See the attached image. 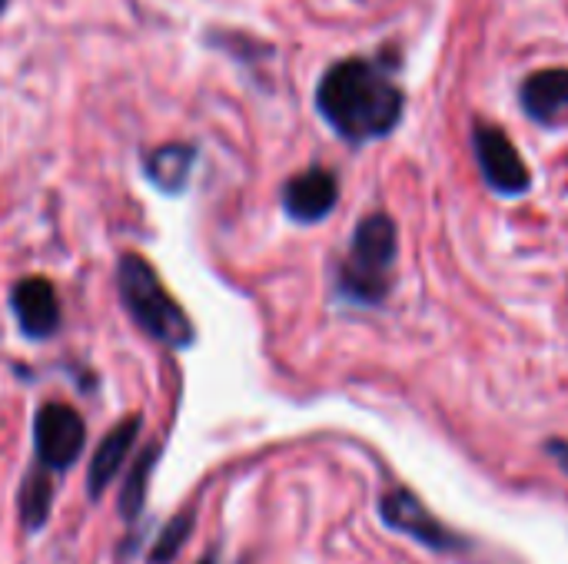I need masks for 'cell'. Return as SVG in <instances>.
<instances>
[{"label":"cell","mask_w":568,"mask_h":564,"mask_svg":"<svg viewBox=\"0 0 568 564\" xmlns=\"http://www.w3.org/2000/svg\"><path fill=\"white\" fill-rule=\"evenodd\" d=\"M3 7H7V0H0V13H3Z\"/></svg>","instance_id":"obj_16"},{"label":"cell","mask_w":568,"mask_h":564,"mask_svg":"<svg viewBox=\"0 0 568 564\" xmlns=\"http://www.w3.org/2000/svg\"><path fill=\"white\" fill-rule=\"evenodd\" d=\"M196 150L186 143H166L146 156V176L163 193H180L186 186V176L193 170Z\"/></svg>","instance_id":"obj_11"},{"label":"cell","mask_w":568,"mask_h":564,"mask_svg":"<svg viewBox=\"0 0 568 564\" xmlns=\"http://www.w3.org/2000/svg\"><path fill=\"white\" fill-rule=\"evenodd\" d=\"M523 106L536 120L556 116L568 106V70H539L523 83Z\"/></svg>","instance_id":"obj_10"},{"label":"cell","mask_w":568,"mask_h":564,"mask_svg":"<svg viewBox=\"0 0 568 564\" xmlns=\"http://www.w3.org/2000/svg\"><path fill=\"white\" fill-rule=\"evenodd\" d=\"M396 223L386 213L366 216L356 233L349 256L339 269V293L353 302H383L396 266Z\"/></svg>","instance_id":"obj_3"},{"label":"cell","mask_w":568,"mask_h":564,"mask_svg":"<svg viewBox=\"0 0 568 564\" xmlns=\"http://www.w3.org/2000/svg\"><path fill=\"white\" fill-rule=\"evenodd\" d=\"M200 564H213V562H210V558H206V562H200Z\"/></svg>","instance_id":"obj_17"},{"label":"cell","mask_w":568,"mask_h":564,"mask_svg":"<svg viewBox=\"0 0 568 564\" xmlns=\"http://www.w3.org/2000/svg\"><path fill=\"white\" fill-rule=\"evenodd\" d=\"M10 306L27 339H47L60 329V299L40 276L20 279L10 293Z\"/></svg>","instance_id":"obj_7"},{"label":"cell","mask_w":568,"mask_h":564,"mask_svg":"<svg viewBox=\"0 0 568 564\" xmlns=\"http://www.w3.org/2000/svg\"><path fill=\"white\" fill-rule=\"evenodd\" d=\"M116 286H120V299H123L126 312L146 336H153L156 342H163L170 349H186L193 342L190 316L166 293V286L160 283V276L153 273V266L143 256L126 253L120 259Z\"/></svg>","instance_id":"obj_2"},{"label":"cell","mask_w":568,"mask_h":564,"mask_svg":"<svg viewBox=\"0 0 568 564\" xmlns=\"http://www.w3.org/2000/svg\"><path fill=\"white\" fill-rule=\"evenodd\" d=\"M336 199H339L336 176L320 166L293 176L283 189V209L296 223H320L336 206Z\"/></svg>","instance_id":"obj_8"},{"label":"cell","mask_w":568,"mask_h":564,"mask_svg":"<svg viewBox=\"0 0 568 564\" xmlns=\"http://www.w3.org/2000/svg\"><path fill=\"white\" fill-rule=\"evenodd\" d=\"M83 439H87L83 419L63 402L43 406L33 419V445H37V459L43 469H53V472L70 469L83 452Z\"/></svg>","instance_id":"obj_4"},{"label":"cell","mask_w":568,"mask_h":564,"mask_svg":"<svg viewBox=\"0 0 568 564\" xmlns=\"http://www.w3.org/2000/svg\"><path fill=\"white\" fill-rule=\"evenodd\" d=\"M316 106L343 140L366 143L396 130L403 116V93L376 63L343 60L323 73Z\"/></svg>","instance_id":"obj_1"},{"label":"cell","mask_w":568,"mask_h":564,"mask_svg":"<svg viewBox=\"0 0 568 564\" xmlns=\"http://www.w3.org/2000/svg\"><path fill=\"white\" fill-rule=\"evenodd\" d=\"M153 459H156V449H146V452L140 455V462L133 465V475L126 479V489H123V499H120L123 515H136V512H140V505H143V489H146Z\"/></svg>","instance_id":"obj_13"},{"label":"cell","mask_w":568,"mask_h":564,"mask_svg":"<svg viewBox=\"0 0 568 564\" xmlns=\"http://www.w3.org/2000/svg\"><path fill=\"white\" fill-rule=\"evenodd\" d=\"M549 452H552V459H556V462H559V465L568 472V442H552V445H549Z\"/></svg>","instance_id":"obj_15"},{"label":"cell","mask_w":568,"mask_h":564,"mask_svg":"<svg viewBox=\"0 0 568 564\" xmlns=\"http://www.w3.org/2000/svg\"><path fill=\"white\" fill-rule=\"evenodd\" d=\"M476 156H479L486 183L496 193L519 196L529 189L532 176H529L519 150L513 146V140L499 126H476Z\"/></svg>","instance_id":"obj_5"},{"label":"cell","mask_w":568,"mask_h":564,"mask_svg":"<svg viewBox=\"0 0 568 564\" xmlns=\"http://www.w3.org/2000/svg\"><path fill=\"white\" fill-rule=\"evenodd\" d=\"M50 505H53V485L43 472H33L27 475L23 482V492H20V519L27 529H40L50 515Z\"/></svg>","instance_id":"obj_12"},{"label":"cell","mask_w":568,"mask_h":564,"mask_svg":"<svg viewBox=\"0 0 568 564\" xmlns=\"http://www.w3.org/2000/svg\"><path fill=\"white\" fill-rule=\"evenodd\" d=\"M190 529H193V522L190 519H173L170 525H166V532L160 535V542H156V548H153V555H150V562L153 564H166L176 552H180V545L186 542V535H190Z\"/></svg>","instance_id":"obj_14"},{"label":"cell","mask_w":568,"mask_h":564,"mask_svg":"<svg viewBox=\"0 0 568 564\" xmlns=\"http://www.w3.org/2000/svg\"><path fill=\"white\" fill-rule=\"evenodd\" d=\"M136 435H140V419H136V416H133V419H123L120 425H113V429L103 435V442H100V449H97V455H93V462H90V475H87L90 499H100V495H103L106 482L120 472L123 459L130 455Z\"/></svg>","instance_id":"obj_9"},{"label":"cell","mask_w":568,"mask_h":564,"mask_svg":"<svg viewBox=\"0 0 568 564\" xmlns=\"http://www.w3.org/2000/svg\"><path fill=\"white\" fill-rule=\"evenodd\" d=\"M383 522L389 525V529H396V532H403V535H413L416 542H423V545H429L433 552H456V548H463V539L459 535H453V532H446L426 509H423V502L416 499V495H409V492H389L386 499H383Z\"/></svg>","instance_id":"obj_6"}]
</instances>
